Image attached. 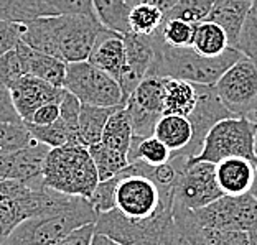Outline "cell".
Segmentation results:
<instances>
[{
  "mask_svg": "<svg viewBox=\"0 0 257 245\" xmlns=\"http://www.w3.org/2000/svg\"><path fill=\"white\" fill-rule=\"evenodd\" d=\"M102 32L104 27L96 15L38 17L25 23L22 42L40 53L76 63L89 58Z\"/></svg>",
  "mask_w": 257,
  "mask_h": 245,
  "instance_id": "obj_1",
  "label": "cell"
},
{
  "mask_svg": "<svg viewBox=\"0 0 257 245\" xmlns=\"http://www.w3.org/2000/svg\"><path fill=\"white\" fill-rule=\"evenodd\" d=\"M216 0H178L163 19H180L190 23H200L208 19Z\"/></svg>",
  "mask_w": 257,
  "mask_h": 245,
  "instance_id": "obj_33",
  "label": "cell"
},
{
  "mask_svg": "<svg viewBox=\"0 0 257 245\" xmlns=\"http://www.w3.org/2000/svg\"><path fill=\"white\" fill-rule=\"evenodd\" d=\"M232 48L239 50L244 56L257 61V0L250 2L242 28Z\"/></svg>",
  "mask_w": 257,
  "mask_h": 245,
  "instance_id": "obj_34",
  "label": "cell"
},
{
  "mask_svg": "<svg viewBox=\"0 0 257 245\" xmlns=\"http://www.w3.org/2000/svg\"><path fill=\"white\" fill-rule=\"evenodd\" d=\"M163 17H165V14L157 5L150 2H140L134 5V9L131 10L128 27H131L132 33L150 37V35H154L159 30V27L163 22Z\"/></svg>",
  "mask_w": 257,
  "mask_h": 245,
  "instance_id": "obj_30",
  "label": "cell"
},
{
  "mask_svg": "<svg viewBox=\"0 0 257 245\" xmlns=\"http://www.w3.org/2000/svg\"><path fill=\"white\" fill-rule=\"evenodd\" d=\"M193 212L203 229L241 232L257 229V199L250 192L239 196L223 194Z\"/></svg>",
  "mask_w": 257,
  "mask_h": 245,
  "instance_id": "obj_8",
  "label": "cell"
},
{
  "mask_svg": "<svg viewBox=\"0 0 257 245\" xmlns=\"http://www.w3.org/2000/svg\"><path fill=\"white\" fill-rule=\"evenodd\" d=\"M195 86L198 92L196 106L193 109V112L188 115L193 125V142L186 150L178 151V153H172L170 158L178 168L200 153V150L203 147V140L209 132V128L214 124H218L219 120L234 117L226 109L224 104L221 102L214 86H204V84H195Z\"/></svg>",
  "mask_w": 257,
  "mask_h": 245,
  "instance_id": "obj_11",
  "label": "cell"
},
{
  "mask_svg": "<svg viewBox=\"0 0 257 245\" xmlns=\"http://www.w3.org/2000/svg\"><path fill=\"white\" fill-rule=\"evenodd\" d=\"M117 174L112 178L106 179V181H99L96 189L92 191V194L89 196V201L92 209L101 214V212H107L110 209L115 207L114 204V191H115V184H117Z\"/></svg>",
  "mask_w": 257,
  "mask_h": 245,
  "instance_id": "obj_38",
  "label": "cell"
},
{
  "mask_svg": "<svg viewBox=\"0 0 257 245\" xmlns=\"http://www.w3.org/2000/svg\"><path fill=\"white\" fill-rule=\"evenodd\" d=\"M249 234V245H257V229L247 232Z\"/></svg>",
  "mask_w": 257,
  "mask_h": 245,
  "instance_id": "obj_46",
  "label": "cell"
},
{
  "mask_svg": "<svg viewBox=\"0 0 257 245\" xmlns=\"http://www.w3.org/2000/svg\"><path fill=\"white\" fill-rule=\"evenodd\" d=\"M159 245H175V243H159Z\"/></svg>",
  "mask_w": 257,
  "mask_h": 245,
  "instance_id": "obj_50",
  "label": "cell"
},
{
  "mask_svg": "<svg viewBox=\"0 0 257 245\" xmlns=\"http://www.w3.org/2000/svg\"><path fill=\"white\" fill-rule=\"evenodd\" d=\"M163 94H165L163 78L145 76L136 89L132 91V94L127 97L125 102L132 104V106L142 109L149 114L163 115Z\"/></svg>",
  "mask_w": 257,
  "mask_h": 245,
  "instance_id": "obj_24",
  "label": "cell"
},
{
  "mask_svg": "<svg viewBox=\"0 0 257 245\" xmlns=\"http://www.w3.org/2000/svg\"><path fill=\"white\" fill-rule=\"evenodd\" d=\"M132 137H134V132H132L131 119H128L125 107L120 106L115 109L114 112L110 114V117L107 119L101 142L127 156L128 150H131Z\"/></svg>",
  "mask_w": 257,
  "mask_h": 245,
  "instance_id": "obj_25",
  "label": "cell"
},
{
  "mask_svg": "<svg viewBox=\"0 0 257 245\" xmlns=\"http://www.w3.org/2000/svg\"><path fill=\"white\" fill-rule=\"evenodd\" d=\"M25 23L0 20V58L22 42Z\"/></svg>",
  "mask_w": 257,
  "mask_h": 245,
  "instance_id": "obj_40",
  "label": "cell"
},
{
  "mask_svg": "<svg viewBox=\"0 0 257 245\" xmlns=\"http://www.w3.org/2000/svg\"><path fill=\"white\" fill-rule=\"evenodd\" d=\"M0 122H14V124L23 122L14 106L9 87L2 84H0Z\"/></svg>",
  "mask_w": 257,
  "mask_h": 245,
  "instance_id": "obj_41",
  "label": "cell"
},
{
  "mask_svg": "<svg viewBox=\"0 0 257 245\" xmlns=\"http://www.w3.org/2000/svg\"><path fill=\"white\" fill-rule=\"evenodd\" d=\"M51 148L33 138L27 147L0 153V179H15L32 186H45L43 166Z\"/></svg>",
  "mask_w": 257,
  "mask_h": 245,
  "instance_id": "obj_12",
  "label": "cell"
},
{
  "mask_svg": "<svg viewBox=\"0 0 257 245\" xmlns=\"http://www.w3.org/2000/svg\"><path fill=\"white\" fill-rule=\"evenodd\" d=\"M97 212L86 197L63 211L25 219L0 245H56L73 230L94 224Z\"/></svg>",
  "mask_w": 257,
  "mask_h": 245,
  "instance_id": "obj_4",
  "label": "cell"
},
{
  "mask_svg": "<svg viewBox=\"0 0 257 245\" xmlns=\"http://www.w3.org/2000/svg\"><path fill=\"white\" fill-rule=\"evenodd\" d=\"M92 5L97 20L102 23L104 28L120 35L131 32L128 17L136 5L132 0H92Z\"/></svg>",
  "mask_w": 257,
  "mask_h": 245,
  "instance_id": "obj_23",
  "label": "cell"
},
{
  "mask_svg": "<svg viewBox=\"0 0 257 245\" xmlns=\"http://www.w3.org/2000/svg\"><path fill=\"white\" fill-rule=\"evenodd\" d=\"M206 245H249V234L241 230L203 229Z\"/></svg>",
  "mask_w": 257,
  "mask_h": 245,
  "instance_id": "obj_39",
  "label": "cell"
},
{
  "mask_svg": "<svg viewBox=\"0 0 257 245\" xmlns=\"http://www.w3.org/2000/svg\"><path fill=\"white\" fill-rule=\"evenodd\" d=\"M12 101L17 112L23 122H32L37 109L48 102H58L61 97L63 87H56L37 76L25 74L15 84L9 87Z\"/></svg>",
  "mask_w": 257,
  "mask_h": 245,
  "instance_id": "obj_14",
  "label": "cell"
},
{
  "mask_svg": "<svg viewBox=\"0 0 257 245\" xmlns=\"http://www.w3.org/2000/svg\"><path fill=\"white\" fill-rule=\"evenodd\" d=\"M170 158H172V151L155 135L145 137V138L132 137L131 150H128V153H127L128 163L144 161V163H147V165L157 166V165H163V163L170 161Z\"/></svg>",
  "mask_w": 257,
  "mask_h": 245,
  "instance_id": "obj_28",
  "label": "cell"
},
{
  "mask_svg": "<svg viewBox=\"0 0 257 245\" xmlns=\"http://www.w3.org/2000/svg\"><path fill=\"white\" fill-rule=\"evenodd\" d=\"M145 2H150V4L157 5V7H159L163 12V14H167V12L178 2V0H145Z\"/></svg>",
  "mask_w": 257,
  "mask_h": 245,
  "instance_id": "obj_45",
  "label": "cell"
},
{
  "mask_svg": "<svg viewBox=\"0 0 257 245\" xmlns=\"http://www.w3.org/2000/svg\"><path fill=\"white\" fill-rule=\"evenodd\" d=\"M250 2L252 0H216L211 12H209L206 20L218 23L223 28L229 38L231 46H234L239 37Z\"/></svg>",
  "mask_w": 257,
  "mask_h": 245,
  "instance_id": "obj_18",
  "label": "cell"
},
{
  "mask_svg": "<svg viewBox=\"0 0 257 245\" xmlns=\"http://www.w3.org/2000/svg\"><path fill=\"white\" fill-rule=\"evenodd\" d=\"M163 87H165L163 114H175L188 117L196 106V86L183 79L163 78Z\"/></svg>",
  "mask_w": 257,
  "mask_h": 245,
  "instance_id": "obj_20",
  "label": "cell"
},
{
  "mask_svg": "<svg viewBox=\"0 0 257 245\" xmlns=\"http://www.w3.org/2000/svg\"><path fill=\"white\" fill-rule=\"evenodd\" d=\"M247 117H250L252 120H255V122H257V107L252 110V112H249V114H247Z\"/></svg>",
  "mask_w": 257,
  "mask_h": 245,
  "instance_id": "obj_48",
  "label": "cell"
},
{
  "mask_svg": "<svg viewBox=\"0 0 257 245\" xmlns=\"http://www.w3.org/2000/svg\"><path fill=\"white\" fill-rule=\"evenodd\" d=\"M125 43V69L119 79V86L124 97V104L132 91L139 86L145 76L150 73L155 61V38L154 35L144 37L137 33H124Z\"/></svg>",
  "mask_w": 257,
  "mask_h": 245,
  "instance_id": "obj_13",
  "label": "cell"
},
{
  "mask_svg": "<svg viewBox=\"0 0 257 245\" xmlns=\"http://www.w3.org/2000/svg\"><path fill=\"white\" fill-rule=\"evenodd\" d=\"M92 235H94V224H86L73 230L71 234L66 235L56 245H91Z\"/></svg>",
  "mask_w": 257,
  "mask_h": 245,
  "instance_id": "obj_43",
  "label": "cell"
},
{
  "mask_svg": "<svg viewBox=\"0 0 257 245\" xmlns=\"http://www.w3.org/2000/svg\"><path fill=\"white\" fill-rule=\"evenodd\" d=\"M134 4H140V2H145V0H132Z\"/></svg>",
  "mask_w": 257,
  "mask_h": 245,
  "instance_id": "obj_49",
  "label": "cell"
},
{
  "mask_svg": "<svg viewBox=\"0 0 257 245\" xmlns=\"http://www.w3.org/2000/svg\"><path fill=\"white\" fill-rule=\"evenodd\" d=\"M42 17L53 15H96L92 0H40Z\"/></svg>",
  "mask_w": 257,
  "mask_h": 245,
  "instance_id": "obj_37",
  "label": "cell"
},
{
  "mask_svg": "<svg viewBox=\"0 0 257 245\" xmlns=\"http://www.w3.org/2000/svg\"><path fill=\"white\" fill-rule=\"evenodd\" d=\"M60 119V101L58 102H48L37 109V112L33 114L30 124L35 125H50Z\"/></svg>",
  "mask_w": 257,
  "mask_h": 245,
  "instance_id": "obj_42",
  "label": "cell"
},
{
  "mask_svg": "<svg viewBox=\"0 0 257 245\" xmlns=\"http://www.w3.org/2000/svg\"><path fill=\"white\" fill-rule=\"evenodd\" d=\"M173 222H175V245H206L203 227L195 217L193 209L173 201Z\"/></svg>",
  "mask_w": 257,
  "mask_h": 245,
  "instance_id": "obj_27",
  "label": "cell"
},
{
  "mask_svg": "<svg viewBox=\"0 0 257 245\" xmlns=\"http://www.w3.org/2000/svg\"><path fill=\"white\" fill-rule=\"evenodd\" d=\"M229 46V38L218 23L203 20L195 25V38H193L191 48L196 53H200L201 56L216 58L223 55Z\"/></svg>",
  "mask_w": 257,
  "mask_h": 245,
  "instance_id": "obj_22",
  "label": "cell"
},
{
  "mask_svg": "<svg viewBox=\"0 0 257 245\" xmlns=\"http://www.w3.org/2000/svg\"><path fill=\"white\" fill-rule=\"evenodd\" d=\"M27 74L25 56H23L22 42L0 58V84L10 87Z\"/></svg>",
  "mask_w": 257,
  "mask_h": 245,
  "instance_id": "obj_36",
  "label": "cell"
},
{
  "mask_svg": "<svg viewBox=\"0 0 257 245\" xmlns=\"http://www.w3.org/2000/svg\"><path fill=\"white\" fill-rule=\"evenodd\" d=\"M250 194H252L255 199H257V170H255V178H254V184L250 188Z\"/></svg>",
  "mask_w": 257,
  "mask_h": 245,
  "instance_id": "obj_47",
  "label": "cell"
},
{
  "mask_svg": "<svg viewBox=\"0 0 257 245\" xmlns=\"http://www.w3.org/2000/svg\"><path fill=\"white\" fill-rule=\"evenodd\" d=\"M221 102L234 115H247L257 107V61L241 56L216 81Z\"/></svg>",
  "mask_w": 257,
  "mask_h": 245,
  "instance_id": "obj_9",
  "label": "cell"
},
{
  "mask_svg": "<svg viewBox=\"0 0 257 245\" xmlns=\"http://www.w3.org/2000/svg\"><path fill=\"white\" fill-rule=\"evenodd\" d=\"M154 135L165 143L172 153L186 150L193 142L191 120L185 115L163 114L155 125Z\"/></svg>",
  "mask_w": 257,
  "mask_h": 245,
  "instance_id": "obj_17",
  "label": "cell"
},
{
  "mask_svg": "<svg viewBox=\"0 0 257 245\" xmlns=\"http://www.w3.org/2000/svg\"><path fill=\"white\" fill-rule=\"evenodd\" d=\"M87 150H89L91 158L96 165L99 181H106V179L119 174L128 166V160L125 155L119 153L117 150L107 147L102 142L91 145V147H87Z\"/></svg>",
  "mask_w": 257,
  "mask_h": 245,
  "instance_id": "obj_29",
  "label": "cell"
},
{
  "mask_svg": "<svg viewBox=\"0 0 257 245\" xmlns=\"http://www.w3.org/2000/svg\"><path fill=\"white\" fill-rule=\"evenodd\" d=\"M63 87L78 97L81 104L101 107L125 106L117 81L87 60L68 63Z\"/></svg>",
  "mask_w": 257,
  "mask_h": 245,
  "instance_id": "obj_7",
  "label": "cell"
},
{
  "mask_svg": "<svg viewBox=\"0 0 257 245\" xmlns=\"http://www.w3.org/2000/svg\"><path fill=\"white\" fill-rule=\"evenodd\" d=\"M195 25L196 23H190L180 19H163L162 25L157 30V35L160 37L163 43L177 46H191L193 38H195Z\"/></svg>",
  "mask_w": 257,
  "mask_h": 245,
  "instance_id": "obj_31",
  "label": "cell"
},
{
  "mask_svg": "<svg viewBox=\"0 0 257 245\" xmlns=\"http://www.w3.org/2000/svg\"><path fill=\"white\" fill-rule=\"evenodd\" d=\"M175 201L188 209H200L223 196L216 181L214 163L188 160L178 168Z\"/></svg>",
  "mask_w": 257,
  "mask_h": 245,
  "instance_id": "obj_10",
  "label": "cell"
},
{
  "mask_svg": "<svg viewBox=\"0 0 257 245\" xmlns=\"http://www.w3.org/2000/svg\"><path fill=\"white\" fill-rule=\"evenodd\" d=\"M229 156H244L257 165V122L247 115L227 117L214 124L203 140V147L195 158L218 163Z\"/></svg>",
  "mask_w": 257,
  "mask_h": 245,
  "instance_id": "obj_5",
  "label": "cell"
},
{
  "mask_svg": "<svg viewBox=\"0 0 257 245\" xmlns=\"http://www.w3.org/2000/svg\"><path fill=\"white\" fill-rule=\"evenodd\" d=\"M216 181L223 194L239 196L250 192L257 165L244 156H229L214 165Z\"/></svg>",
  "mask_w": 257,
  "mask_h": 245,
  "instance_id": "obj_15",
  "label": "cell"
},
{
  "mask_svg": "<svg viewBox=\"0 0 257 245\" xmlns=\"http://www.w3.org/2000/svg\"><path fill=\"white\" fill-rule=\"evenodd\" d=\"M38 17L40 0H0V20L28 23Z\"/></svg>",
  "mask_w": 257,
  "mask_h": 245,
  "instance_id": "obj_32",
  "label": "cell"
},
{
  "mask_svg": "<svg viewBox=\"0 0 257 245\" xmlns=\"http://www.w3.org/2000/svg\"><path fill=\"white\" fill-rule=\"evenodd\" d=\"M43 183L63 194L89 199L99 183V174L89 150L81 143L51 148L45 160Z\"/></svg>",
  "mask_w": 257,
  "mask_h": 245,
  "instance_id": "obj_3",
  "label": "cell"
},
{
  "mask_svg": "<svg viewBox=\"0 0 257 245\" xmlns=\"http://www.w3.org/2000/svg\"><path fill=\"white\" fill-rule=\"evenodd\" d=\"M87 61H91L94 66L102 69L109 76H112L119 83L122 73L125 69L124 35L104 28V32L99 35L94 46H92V51L89 58H87Z\"/></svg>",
  "mask_w": 257,
  "mask_h": 245,
  "instance_id": "obj_16",
  "label": "cell"
},
{
  "mask_svg": "<svg viewBox=\"0 0 257 245\" xmlns=\"http://www.w3.org/2000/svg\"><path fill=\"white\" fill-rule=\"evenodd\" d=\"M23 56H25L27 74L37 76V78L46 81L56 87H63L64 78H66L68 63L60 58L40 53V51L30 48L27 43L22 42Z\"/></svg>",
  "mask_w": 257,
  "mask_h": 245,
  "instance_id": "obj_19",
  "label": "cell"
},
{
  "mask_svg": "<svg viewBox=\"0 0 257 245\" xmlns=\"http://www.w3.org/2000/svg\"><path fill=\"white\" fill-rule=\"evenodd\" d=\"M91 245H120V243L112 240V238H109L107 235L97 234V232H94V235H92V240H91Z\"/></svg>",
  "mask_w": 257,
  "mask_h": 245,
  "instance_id": "obj_44",
  "label": "cell"
},
{
  "mask_svg": "<svg viewBox=\"0 0 257 245\" xmlns=\"http://www.w3.org/2000/svg\"><path fill=\"white\" fill-rule=\"evenodd\" d=\"M33 142L30 130L25 122H0V153H12Z\"/></svg>",
  "mask_w": 257,
  "mask_h": 245,
  "instance_id": "obj_35",
  "label": "cell"
},
{
  "mask_svg": "<svg viewBox=\"0 0 257 245\" xmlns=\"http://www.w3.org/2000/svg\"><path fill=\"white\" fill-rule=\"evenodd\" d=\"M155 38V61L147 76L159 78L183 79L193 84L214 86L231 64H234L242 53L229 46L223 55L216 58L201 56L191 46H170L163 43L160 37L154 33Z\"/></svg>",
  "mask_w": 257,
  "mask_h": 245,
  "instance_id": "obj_2",
  "label": "cell"
},
{
  "mask_svg": "<svg viewBox=\"0 0 257 245\" xmlns=\"http://www.w3.org/2000/svg\"><path fill=\"white\" fill-rule=\"evenodd\" d=\"M25 125L28 130H30L32 137L35 140L48 145L50 148L81 143L78 128L68 125L63 119H58L56 122H53V124H50V125H35V124H30V122H25Z\"/></svg>",
  "mask_w": 257,
  "mask_h": 245,
  "instance_id": "obj_26",
  "label": "cell"
},
{
  "mask_svg": "<svg viewBox=\"0 0 257 245\" xmlns=\"http://www.w3.org/2000/svg\"><path fill=\"white\" fill-rule=\"evenodd\" d=\"M117 178L114 204L115 209L128 219L145 220L173 207L175 196H165L149 176L134 171L131 163L117 174Z\"/></svg>",
  "mask_w": 257,
  "mask_h": 245,
  "instance_id": "obj_6",
  "label": "cell"
},
{
  "mask_svg": "<svg viewBox=\"0 0 257 245\" xmlns=\"http://www.w3.org/2000/svg\"><path fill=\"white\" fill-rule=\"evenodd\" d=\"M120 107V106H119ZM117 107H101L91 106V104H81L79 120H78V132L79 142L84 147H91L97 142H101L104 127L107 124L110 114Z\"/></svg>",
  "mask_w": 257,
  "mask_h": 245,
  "instance_id": "obj_21",
  "label": "cell"
}]
</instances>
